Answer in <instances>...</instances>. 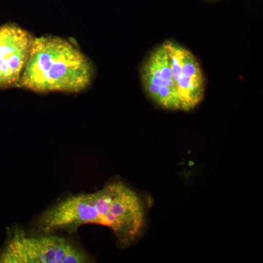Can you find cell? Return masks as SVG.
I'll use <instances>...</instances> for the list:
<instances>
[{"instance_id":"obj_2","label":"cell","mask_w":263,"mask_h":263,"mask_svg":"<svg viewBox=\"0 0 263 263\" xmlns=\"http://www.w3.org/2000/svg\"><path fill=\"white\" fill-rule=\"evenodd\" d=\"M88 254L73 243L53 233L11 230L0 249L1 263H83Z\"/></svg>"},{"instance_id":"obj_4","label":"cell","mask_w":263,"mask_h":263,"mask_svg":"<svg viewBox=\"0 0 263 263\" xmlns=\"http://www.w3.org/2000/svg\"><path fill=\"white\" fill-rule=\"evenodd\" d=\"M141 81L147 96L162 108L181 110L179 94L163 44L151 52L141 67Z\"/></svg>"},{"instance_id":"obj_1","label":"cell","mask_w":263,"mask_h":263,"mask_svg":"<svg viewBox=\"0 0 263 263\" xmlns=\"http://www.w3.org/2000/svg\"><path fill=\"white\" fill-rule=\"evenodd\" d=\"M93 73L89 60L68 41L35 38L18 86L36 92H79L91 84Z\"/></svg>"},{"instance_id":"obj_3","label":"cell","mask_w":263,"mask_h":263,"mask_svg":"<svg viewBox=\"0 0 263 263\" xmlns=\"http://www.w3.org/2000/svg\"><path fill=\"white\" fill-rule=\"evenodd\" d=\"M162 44L171 62L181 110H193L205 96V77L200 63L191 51L179 43L166 41Z\"/></svg>"},{"instance_id":"obj_5","label":"cell","mask_w":263,"mask_h":263,"mask_svg":"<svg viewBox=\"0 0 263 263\" xmlns=\"http://www.w3.org/2000/svg\"><path fill=\"white\" fill-rule=\"evenodd\" d=\"M33 39L17 26L0 27V88L18 86Z\"/></svg>"}]
</instances>
